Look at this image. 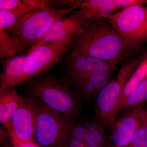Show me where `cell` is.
<instances>
[{"label":"cell","instance_id":"1","mask_svg":"<svg viewBox=\"0 0 147 147\" xmlns=\"http://www.w3.org/2000/svg\"><path fill=\"white\" fill-rule=\"evenodd\" d=\"M73 52L116 65L133 52L131 47L105 18L89 21L73 37Z\"/></svg>","mask_w":147,"mask_h":147},{"label":"cell","instance_id":"2","mask_svg":"<svg viewBox=\"0 0 147 147\" xmlns=\"http://www.w3.org/2000/svg\"><path fill=\"white\" fill-rule=\"evenodd\" d=\"M80 5L68 9L55 10L50 7L49 0H41L9 28L5 30L28 50L36 44L57 20L76 12Z\"/></svg>","mask_w":147,"mask_h":147},{"label":"cell","instance_id":"3","mask_svg":"<svg viewBox=\"0 0 147 147\" xmlns=\"http://www.w3.org/2000/svg\"><path fill=\"white\" fill-rule=\"evenodd\" d=\"M36 142L41 147H65L76 123L73 118L48 108L32 97Z\"/></svg>","mask_w":147,"mask_h":147},{"label":"cell","instance_id":"4","mask_svg":"<svg viewBox=\"0 0 147 147\" xmlns=\"http://www.w3.org/2000/svg\"><path fill=\"white\" fill-rule=\"evenodd\" d=\"M32 97L48 108L67 117L76 115L80 108L79 101L66 84L53 77H42L30 87Z\"/></svg>","mask_w":147,"mask_h":147},{"label":"cell","instance_id":"5","mask_svg":"<svg viewBox=\"0 0 147 147\" xmlns=\"http://www.w3.org/2000/svg\"><path fill=\"white\" fill-rule=\"evenodd\" d=\"M142 59L134 58L125 63L114 79L98 94L96 113L98 121L104 126H113L115 123L113 115L116 107L126 84Z\"/></svg>","mask_w":147,"mask_h":147},{"label":"cell","instance_id":"6","mask_svg":"<svg viewBox=\"0 0 147 147\" xmlns=\"http://www.w3.org/2000/svg\"><path fill=\"white\" fill-rule=\"evenodd\" d=\"M72 38L34 46L27 53L24 66V83L50 69L71 49Z\"/></svg>","mask_w":147,"mask_h":147},{"label":"cell","instance_id":"7","mask_svg":"<svg viewBox=\"0 0 147 147\" xmlns=\"http://www.w3.org/2000/svg\"><path fill=\"white\" fill-rule=\"evenodd\" d=\"M105 18L134 51V42L147 25V7L144 5L130 6Z\"/></svg>","mask_w":147,"mask_h":147},{"label":"cell","instance_id":"8","mask_svg":"<svg viewBox=\"0 0 147 147\" xmlns=\"http://www.w3.org/2000/svg\"><path fill=\"white\" fill-rule=\"evenodd\" d=\"M36 120L32 98L26 101L13 115L8 131L13 146L34 140Z\"/></svg>","mask_w":147,"mask_h":147},{"label":"cell","instance_id":"9","mask_svg":"<svg viewBox=\"0 0 147 147\" xmlns=\"http://www.w3.org/2000/svg\"><path fill=\"white\" fill-rule=\"evenodd\" d=\"M115 67L116 65L108 62L75 52H73L67 64L72 82L91 73L111 76Z\"/></svg>","mask_w":147,"mask_h":147},{"label":"cell","instance_id":"10","mask_svg":"<svg viewBox=\"0 0 147 147\" xmlns=\"http://www.w3.org/2000/svg\"><path fill=\"white\" fill-rule=\"evenodd\" d=\"M89 21L81 10L71 13L70 16L62 17L53 24L42 39L35 45L73 38Z\"/></svg>","mask_w":147,"mask_h":147},{"label":"cell","instance_id":"11","mask_svg":"<svg viewBox=\"0 0 147 147\" xmlns=\"http://www.w3.org/2000/svg\"><path fill=\"white\" fill-rule=\"evenodd\" d=\"M142 107L134 108L124 114L113 124L111 139L115 147H126L143 124Z\"/></svg>","mask_w":147,"mask_h":147},{"label":"cell","instance_id":"12","mask_svg":"<svg viewBox=\"0 0 147 147\" xmlns=\"http://www.w3.org/2000/svg\"><path fill=\"white\" fill-rule=\"evenodd\" d=\"M26 55L22 54L3 60L0 93L24 83V66Z\"/></svg>","mask_w":147,"mask_h":147},{"label":"cell","instance_id":"13","mask_svg":"<svg viewBox=\"0 0 147 147\" xmlns=\"http://www.w3.org/2000/svg\"><path fill=\"white\" fill-rule=\"evenodd\" d=\"M26 100L14 88L0 93V122L8 131L12 117Z\"/></svg>","mask_w":147,"mask_h":147},{"label":"cell","instance_id":"14","mask_svg":"<svg viewBox=\"0 0 147 147\" xmlns=\"http://www.w3.org/2000/svg\"><path fill=\"white\" fill-rule=\"evenodd\" d=\"M80 7L90 21L105 18L118 10L114 0H85Z\"/></svg>","mask_w":147,"mask_h":147},{"label":"cell","instance_id":"15","mask_svg":"<svg viewBox=\"0 0 147 147\" xmlns=\"http://www.w3.org/2000/svg\"><path fill=\"white\" fill-rule=\"evenodd\" d=\"M147 77V51L142 61L134 71L126 84L114 113L113 118L123 109L124 104L129 95Z\"/></svg>","mask_w":147,"mask_h":147},{"label":"cell","instance_id":"16","mask_svg":"<svg viewBox=\"0 0 147 147\" xmlns=\"http://www.w3.org/2000/svg\"><path fill=\"white\" fill-rule=\"evenodd\" d=\"M38 0H24L23 4L15 9L0 10V28L7 30L12 26L18 20L34 8Z\"/></svg>","mask_w":147,"mask_h":147},{"label":"cell","instance_id":"17","mask_svg":"<svg viewBox=\"0 0 147 147\" xmlns=\"http://www.w3.org/2000/svg\"><path fill=\"white\" fill-rule=\"evenodd\" d=\"M26 51L25 47L16 38L9 34L5 30L0 28L1 61L6 58L21 55V53Z\"/></svg>","mask_w":147,"mask_h":147},{"label":"cell","instance_id":"18","mask_svg":"<svg viewBox=\"0 0 147 147\" xmlns=\"http://www.w3.org/2000/svg\"><path fill=\"white\" fill-rule=\"evenodd\" d=\"M147 100V77L129 95L123 108H131L138 106Z\"/></svg>","mask_w":147,"mask_h":147},{"label":"cell","instance_id":"19","mask_svg":"<svg viewBox=\"0 0 147 147\" xmlns=\"http://www.w3.org/2000/svg\"><path fill=\"white\" fill-rule=\"evenodd\" d=\"M104 127V125L99 122L96 128L89 133L85 141L86 147H101L104 145L105 141Z\"/></svg>","mask_w":147,"mask_h":147},{"label":"cell","instance_id":"20","mask_svg":"<svg viewBox=\"0 0 147 147\" xmlns=\"http://www.w3.org/2000/svg\"><path fill=\"white\" fill-rule=\"evenodd\" d=\"M126 147H147V129L144 123Z\"/></svg>","mask_w":147,"mask_h":147},{"label":"cell","instance_id":"21","mask_svg":"<svg viewBox=\"0 0 147 147\" xmlns=\"http://www.w3.org/2000/svg\"><path fill=\"white\" fill-rule=\"evenodd\" d=\"M89 133L87 125L85 123H75L71 128L70 137L85 142Z\"/></svg>","mask_w":147,"mask_h":147},{"label":"cell","instance_id":"22","mask_svg":"<svg viewBox=\"0 0 147 147\" xmlns=\"http://www.w3.org/2000/svg\"><path fill=\"white\" fill-rule=\"evenodd\" d=\"M83 1L55 0L49 1L50 7L55 10L68 9L78 5H81Z\"/></svg>","mask_w":147,"mask_h":147},{"label":"cell","instance_id":"23","mask_svg":"<svg viewBox=\"0 0 147 147\" xmlns=\"http://www.w3.org/2000/svg\"><path fill=\"white\" fill-rule=\"evenodd\" d=\"M74 84L79 87L83 93L87 96H91L96 94L94 87L87 79L79 80Z\"/></svg>","mask_w":147,"mask_h":147},{"label":"cell","instance_id":"24","mask_svg":"<svg viewBox=\"0 0 147 147\" xmlns=\"http://www.w3.org/2000/svg\"><path fill=\"white\" fill-rule=\"evenodd\" d=\"M114 1L118 10L135 5L147 4V0H114Z\"/></svg>","mask_w":147,"mask_h":147},{"label":"cell","instance_id":"25","mask_svg":"<svg viewBox=\"0 0 147 147\" xmlns=\"http://www.w3.org/2000/svg\"><path fill=\"white\" fill-rule=\"evenodd\" d=\"M23 4V1L19 0H1L0 10H11L15 9Z\"/></svg>","mask_w":147,"mask_h":147},{"label":"cell","instance_id":"26","mask_svg":"<svg viewBox=\"0 0 147 147\" xmlns=\"http://www.w3.org/2000/svg\"><path fill=\"white\" fill-rule=\"evenodd\" d=\"M147 42V25L145 27L143 31L141 33L139 36L137 37V39L134 42L133 48L134 50H136L137 48L139 47L146 42Z\"/></svg>","mask_w":147,"mask_h":147},{"label":"cell","instance_id":"27","mask_svg":"<svg viewBox=\"0 0 147 147\" xmlns=\"http://www.w3.org/2000/svg\"><path fill=\"white\" fill-rule=\"evenodd\" d=\"M65 147H86L85 142L70 137L66 143Z\"/></svg>","mask_w":147,"mask_h":147},{"label":"cell","instance_id":"28","mask_svg":"<svg viewBox=\"0 0 147 147\" xmlns=\"http://www.w3.org/2000/svg\"><path fill=\"white\" fill-rule=\"evenodd\" d=\"M13 147H41L34 140L25 142Z\"/></svg>","mask_w":147,"mask_h":147},{"label":"cell","instance_id":"29","mask_svg":"<svg viewBox=\"0 0 147 147\" xmlns=\"http://www.w3.org/2000/svg\"><path fill=\"white\" fill-rule=\"evenodd\" d=\"M142 118L143 123L147 129V110H143L142 113Z\"/></svg>","mask_w":147,"mask_h":147},{"label":"cell","instance_id":"30","mask_svg":"<svg viewBox=\"0 0 147 147\" xmlns=\"http://www.w3.org/2000/svg\"><path fill=\"white\" fill-rule=\"evenodd\" d=\"M5 147H11V144L9 142H7L6 144Z\"/></svg>","mask_w":147,"mask_h":147},{"label":"cell","instance_id":"31","mask_svg":"<svg viewBox=\"0 0 147 147\" xmlns=\"http://www.w3.org/2000/svg\"><path fill=\"white\" fill-rule=\"evenodd\" d=\"M101 147H115L111 146H104V145H103V146H102Z\"/></svg>","mask_w":147,"mask_h":147}]
</instances>
